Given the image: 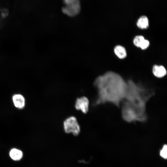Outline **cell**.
<instances>
[{"label":"cell","instance_id":"cell-3","mask_svg":"<svg viewBox=\"0 0 167 167\" xmlns=\"http://www.w3.org/2000/svg\"><path fill=\"white\" fill-rule=\"evenodd\" d=\"M121 115L123 119L127 122H144L148 119L146 109L135 107L126 101L122 103Z\"/></svg>","mask_w":167,"mask_h":167},{"label":"cell","instance_id":"cell-5","mask_svg":"<svg viewBox=\"0 0 167 167\" xmlns=\"http://www.w3.org/2000/svg\"><path fill=\"white\" fill-rule=\"evenodd\" d=\"M63 129L66 133H72L74 135H78L80 132V127L76 118L71 116L66 118L63 122Z\"/></svg>","mask_w":167,"mask_h":167},{"label":"cell","instance_id":"cell-9","mask_svg":"<svg viewBox=\"0 0 167 167\" xmlns=\"http://www.w3.org/2000/svg\"><path fill=\"white\" fill-rule=\"evenodd\" d=\"M152 72L154 75L158 78L164 77L166 74V70L162 66L155 65L152 68Z\"/></svg>","mask_w":167,"mask_h":167},{"label":"cell","instance_id":"cell-10","mask_svg":"<svg viewBox=\"0 0 167 167\" xmlns=\"http://www.w3.org/2000/svg\"><path fill=\"white\" fill-rule=\"evenodd\" d=\"M114 52L116 55L120 58H124L126 56V50L124 47L121 45L116 46L114 48Z\"/></svg>","mask_w":167,"mask_h":167},{"label":"cell","instance_id":"cell-7","mask_svg":"<svg viewBox=\"0 0 167 167\" xmlns=\"http://www.w3.org/2000/svg\"><path fill=\"white\" fill-rule=\"evenodd\" d=\"M133 43L135 45L142 49L147 48L150 44L149 41L145 39L142 36H136L134 39Z\"/></svg>","mask_w":167,"mask_h":167},{"label":"cell","instance_id":"cell-13","mask_svg":"<svg viewBox=\"0 0 167 167\" xmlns=\"http://www.w3.org/2000/svg\"><path fill=\"white\" fill-rule=\"evenodd\" d=\"M160 155L163 158L166 159L167 158V145L164 144L160 151Z\"/></svg>","mask_w":167,"mask_h":167},{"label":"cell","instance_id":"cell-6","mask_svg":"<svg viewBox=\"0 0 167 167\" xmlns=\"http://www.w3.org/2000/svg\"><path fill=\"white\" fill-rule=\"evenodd\" d=\"M89 102L88 99L85 96L78 97L76 99L75 107V109L81 111L83 113H87L89 108Z\"/></svg>","mask_w":167,"mask_h":167},{"label":"cell","instance_id":"cell-11","mask_svg":"<svg viewBox=\"0 0 167 167\" xmlns=\"http://www.w3.org/2000/svg\"><path fill=\"white\" fill-rule=\"evenodd\" d=\"M137 25L141 29L147 28L149 26L148 20V18L145 16H141L138 20Z\"/></svg>","mask_w":167,"mask_h":167},{"label":"cell","instance_id":"cell-8","mask_svg":"<svg viewBox=\"0 0 167 167\" xmlns=\"http://www.w3.org/2000/svg\"><path fill=\"white\" fill-rule=\"evenodd\" d=\"M12 100L15 106L19 109L23 108L25 104V100L24 96L21 94L14 95L12 97Z\"/></svg>","mask_w":167,"mask_h":167},{"label":"cell","instance_id":"cell-4","mask_svg":"<svg viewBox=\"0 0 167 167\" xmlns=\"http://www.w3.org/2000/svg\"><path fill=\"white\" fill-rule=\"evenodd\" d=\"M64 6L62 11L67 16L73 17L77 16L81 10L79 0H63Z\"/></svg>","mask_w":167,"mask_h":167},{"label":"cell","instance_id":"cell-1","mask_svg":"<svg viewBox=\"0 0 167 167\" xmlns=\"http://www.w3.org/2000/svg\"><path fill=\"white\" fill-rule=\"evenodd\" d=\"M94 85L97 91L95 105L109 103L119 107L125 99L127 82L117 73L109 71L98 76Z\"/></svg>","mask_w":167,"mask_h":167},{"label":"cell","instance_id":"cell-12","mask_svg":"<svg viewBox=\"0 0 167 167\" xmlns=\"http://www.w3.org/2000/svg\"><path fill=\"white\" fill-rule=\"evenodd\" d=\"M10 155L12 159L17 160H20L23 154L21 151L14 148L10 151Z\"/></svg>","mask_w":167,"mask_h":167},{"label":"cell","instance_id":"cell-2","mask_svg":"<svg viewBox=\"0 0 167 167\" xmlns=\"http://www.w3.org/2000/svg\"><path fill=\"white\" fill-rule=\"evenodd\" d=\"M125 101L135 107L146 109L147 104L155 95L152 89L146 88L131 80L127 82Z\"/></svg>","mask_w":167,"mask_h":167}]
</instances>
